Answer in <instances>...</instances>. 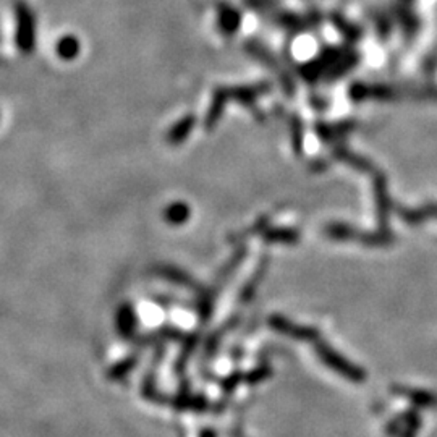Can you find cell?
Returning a JSON list of instances; mask_svg holds the SVG:
<instances>
[{
    "label": "cell",
    "mask_w": 437,
    "mask_h": 437,
    "mask_svg": "<svg viewBox=\"0 0 437 437\" xmlns=\"http://www.w3.org/2000/svg\"><path fill=\"white\" fill-rule=\"evenodd\" d=\"M319 356H321V360L326 363L330 370H334L337 374L346 377V379L351 381V382H363L365 381V372L360 370L358 366L351 365L350 361H346L345 358H342V356H339L335 351L329 350V348H324V346H321L319 348Z\"/></svg>",
    "instance_id": "obj_1"
},
{
    "label": "cell",
    "mask_w": 437,
    "mask_h": 437,
    "mask_svg": "<svg viewBox=\"0 0 437 437\" xmlns=\"http://www.w3.org/2000/svg\"><path fill=\"white\" fill-rule=\"evenodd\" d=\"M393 393L407 398L410 403H413L418 408H437V393L428 392V391H419V389H408L397 386L393 387Z\"/></svg>",
    "instance_id": "obj_2"
},
{
    "label": "cell",
    "mask_w": 437,
    "mask_h": 437,
    "mask_svg": "<svg viewBox=\"0 0 437 437\" xmlns=\"http://www.w3.org/2000/svg\"><path fill=\"white\" fill-rule=\"evenodd\" d=\"M201 437H216V434L212 433V431H209V429H206L204 433H201Z\"/></svg>",
    "instance_id": "obj_3"
}]
</instances>
